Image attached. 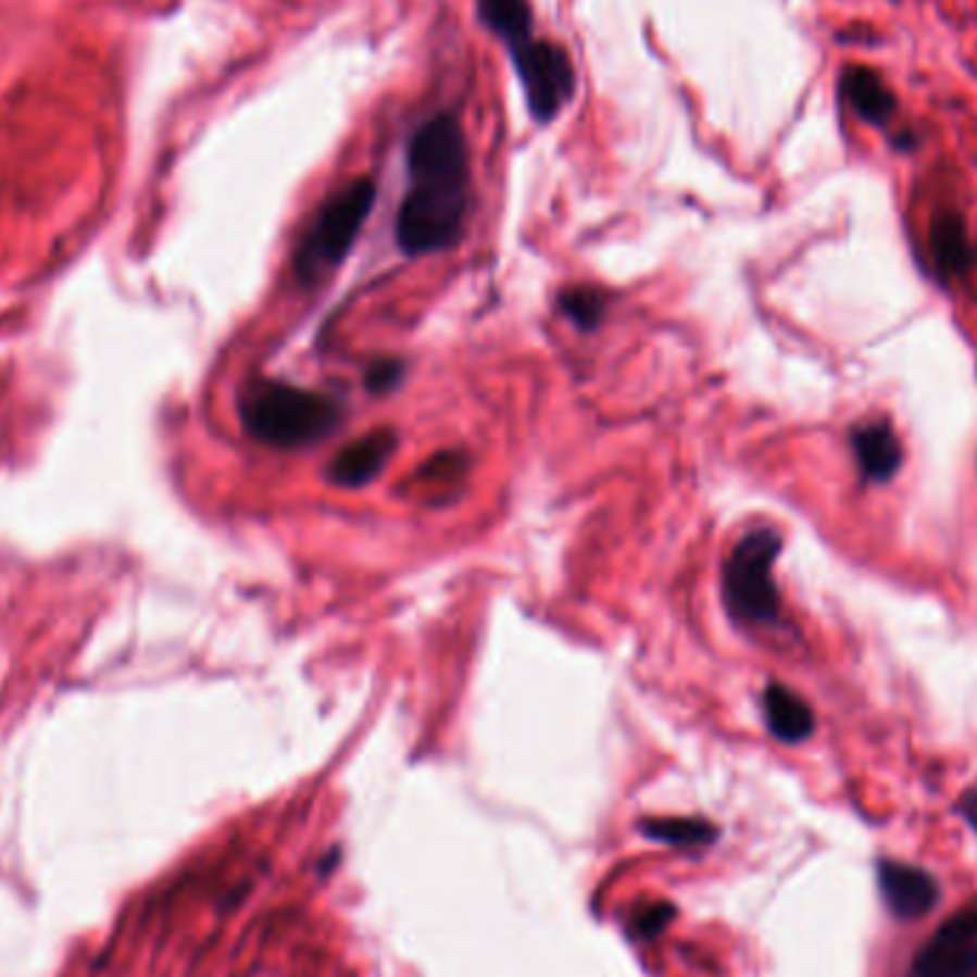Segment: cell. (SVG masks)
Segmentation results:
<instances>
[{"label": "cell", "mask_w": 977, "mask_h": 977, "mask_svg": "<svg viewBox=\"0 0 977 977\" xmlns=\"http://www.w3.org/2000/svg\"><path fill=\"white\" fill-rule=\"evenodd\" d=\"M957 815H961L977 835V784L972 786V789H966L961 801H957Z\"/></svg>", "instance_id": "d6986e66"}, {"label": "cell", "mask_w": 977, "mask_h": 977, "mask_svg": "<svg viewBox=\"0 0 977 977\" xmlns=\"http://www.w3.org/2000/svg\"><path fill=\"white\" fill-rule=\"evenodd\" d=\"M840 95L847 98L854 115L875 129H886L898 112V98L884 75L872 66H861V63L847 66L840 75Z\"/></svg>", "instance_id": "30bf717a"}, {"label": "cell", "mask_w": 977, "mask_h": 977, "mask_svg": "<svg viewBox=\"0 0 977 977\" xmlns=\"http://www.w3.org/2000/svg\"><path fill=\"white\" fill-rule=\"evenodd\" d=\"M892 147L898 149V152H912V149L917 147V140L912 131H901V135H892Z\"/></svg>", "instance_id": "ffe728a7"}, {"label": "cell", "mask_w": 977, "mask_h": 977, "mask_svg": "<svg viewBox=\"0 0 977 977\" xmlns=\"http://www.w3.org/2000/svg\"><path fill=\"white\" fill-rule=\"evenodd\" d=\"M558 306H561L563 315L569 317L575 326L594 329V326L601 324L606 301H603L601 289H594V286H572V289H563L561 298H558Z\"/></svg>", "instance_id": "9a60e30c"}, {"label": "cell", "mask_w": 977, "mask_h": 977, "mask_svg": "<svg viewBox=\"0 0 977 977\" xmlns=\"http://www.w3.org/2000/svg\"><path fill=\"white\" fill-rule=\"evenodd\" d=\"M638 829L649 840H657V843L677 849L712 847L717 835H721V829L715 824L703 821V817H643Z\"/></svg>", "instance_id": "4fadbf2b"}, {"label": "cell", "mask_w": 977, "mask_h": 977, "mask_svg": "<svg viewBox=\"0 0 977 977\" xmlns=\"http://www.w3.org/2000/svg\"><path fill=\"white\" fill-rule=\"evenodd\" d=\"M929 247L943 277H963L977 266V247L969 238L966 217L957 209H943L931 217Z\"/></svg>", "instance_id": "8fae6325"}, {"label": "cell", "mask_w": 977, "mask_h": 977, "mask_svg": "<svg viewBox=\"0 0 977 977\" xmlns=\"http://www.w3.org/2000/svg\"><path fill=\"white\" fill-rule=\"evenodd\" d=\"M784 549L780 531L763 526L747 531L731 547L724 563V606L738 626L761 629L780 624V592L775 584V561Z\"/></svg>", "instance_id": "3957f363"}, {"label": "cell", "mask_w": 977, "mask_h": 977, "mask_svg": "<svg viewBox=\"0 0 977 977\" xmlns=\"http://www.w3.org/2000/svg\"><path fill=\"white\" fill-rule=\"evenodd\" d=\"M463 475H466V458H463V452L435 454V458H429V461L421 466V472H417V477H421L426 486H431V489H440V486H443V489L458 486Z\"/></svg>", "instance_id": "2e32d148"}, {"label": "cell", "mask_w": 977, "mask_h": 977, "mask_svg": "<svg viewBox=\"0 0 977 977\" xmlns=\"http://www.w3.org/2000/svg\"><path fill=\"white\" fill-rule=\"evenodd\" d=\"M394 449H398V435L392 429L366 431V435H361V438L335 452L326 475L340 489H361L384 472Z\"/></svg>", "instance_id": "9c48e42d"}, {"label": "cell", "mask_w": 977, "mask_h": 977, "mask_svg": "<svg viewBox=\"0 0 977 977\" xmlns=\"http://www.w3.org/2000/svg\"><path fill=\"white\" fill-rule=\"evenodd\" d=\"M477 15L509 49L531 38V9L526 0H477Z\"/></svg>", "instance_id": "5bb4252c"}, {"label": "cell", "mask_w": 977, "mask_h": 977, "mask_svg": "<svg viewBox=\"0 0 977 977\" xmlns=\"http://www.w3.org/2000/svg\"><path fill=\"white\" fill-rule=\"evenodd\" d=\"M763 717L780 743H803L815 735V712L801 694L784 684H769L763 689Z\"/></svg>", "instance_id": "7c38bea8"}, {"label": "cell", "mask_w": 977, "mask_h": 977, "mask_svg": "<svg viewBox=\"0 0 977 977\" xmlns=\"http://www.w3.org/2000/svg\"><path fill=\"white\" fill-rule=\"evenodd\" d=\"M909 977H977V898L938 926Z\"/></svg>", "instance_id": "8992f818"}, {"label": "cell", "mask_w": 977, "mask_h": 977, "mask_svg": "<svg viewBox=\"0 0 977 977\" xmlns=\"http://www.w3.org/2000/svg\"><path fill=\"white\" fill-rule=\"evenodd\" d=\"M375 195V184L369 177H358L321 206L301 249L295 254V272L301 284L312 286L347 258L369 217Z\"/></svg>", "instance_id": "277c9868"}, {"label": "cell", "mask_w": 977, "mask_h": 977, "mask_svg": "<svg viewBox=\"0 0 977 977\" xmlns=\"http://www.w3.org/2000/svg\"><path fill=\"white\" fill-rule=\"evenodd\" d=\"M403 375V363L398 358H380L369 366L366 372V389L375 394H384V392H392L398 380Z\"/></svg>", "instance_id": "ac0fdd59"}, {"label": "cell", "mask_w": 977, "mask_h": 977, "mask_svg": "<svg viewBox=\"0 0 977 977\" xmlns=\"http://www.w3.org/2000/svg\"><path fill=\"white\" fill-rule=\"evenodd\" d=\"M849 447L857 472L872 486L892 484L906 458L892 421H863L849 431Z\"/></svg>", "instance_id": "ba28073f"}, {"label": "cell", "mask_w": 977, "mask_h": 977, "mask_svg": "<svg viewBox=\"0 0 977 977\" xmlns=\"http://www.w3.org/2000/svg\"><path fill=\"white\" fill-rule=\"evenodd\" d=\"M515 72L521 77L529 103L531 117L538 124H549L552 117L561 115V109L575 95V70L566 49L552 40H524L521 47L509 49Z\"/></svg>", "instance_id": "5b68a950"}, {"label": "cell", "mask_w": 977, "mask_h": 977, "mask_svg": "<svg viewBox=\"0 0 977 977\" xmlns=\"http://www.w3.org/2000/svg\"><path fill=\"white\" fill-rule=\"evenodd\" d=\"M877 889H880L886 909L898 920H917V917L929 915L940 901L938 880L920 866L903 861L877 863Z\"/></svg>", "instance_id": "52a82bcc"}, {"label": "cell", "mask_w": 977, "mask_h": 977, "mask_svg": "<svg viewBox=\"0 0 977 977\" xmlns=\"http://www.w3.org/2000/svg\"><path fill=\"white\" fill-rule=\"evenodd\" d=\"M412 189L398 212V243L406 254L452 249L469 215V163H417L409 166Z\"/></svg>", "instance_id": "6da1fadb"}, {"label": "cell", "mask_w": 977, "mask_h": 977, "mask_svg": "<svg viewBox=\"0 0 977 977\" xmlns=\"http://www.w3.org/2000/svg\"><path fill=\"white\" fill-rule=\"evenodd\" d=\"M240 421L266 447L301 449L329 438L343 421V406L329 394L261 377L240 394Z\"/></svg>", "instance_id": "7a4b0ae2"}, {"label": "cell", "mask_w": 977, "mask_h": 977, "mask_svg": "<svg viewBox=\"0 0 977 977\" xmlns=\"http://www.w3.org/2000/svg\"><path fill=\"white\" fill-rule=\"evenodd\" d=\"M675 917V906L666 901H652L649 906H640L629 920V935L635 940L657 938Z\"/></svg>", "instance_id": "e0dca14e"}]
</instances>
